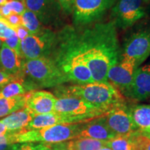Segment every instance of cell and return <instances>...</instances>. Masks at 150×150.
I'll return each instance as SVG.
<instances>
[{
    "mask_svg": "<svg viewBox=\"0 0 150 150\" xmlns=\"http://www.w3.org/2000/svg\"><path fill=\"white\" fill-rule=\"evenodd\" d=\"M81 28H74L75 40L94 81H108V70L122 58L115 24L97 22Z\"/></svg>",
    "mask_w": 150,
    "mask_h": 150,
    "instance_id": "6da1fadb",
    "label": "cell"
},
{
    "mask_svg": "<svg viewBox=\"0 0 150 150\" xmlns=\"http://www.w3.org/2000/svg\"><path fill=\"white\" fill-rule=\"evenodd\" d=\"M50 58L66 76L78 85L92 83V73L75 40L74 28L65 26L57 33V39Z\"/></svg>",
    "mask_w": 150,
    "mask_h": 150,
    "instance_id": "7a4b0ae2",
    "label": "cell"
},
{
    "mask_svg": "<svg viewBox=\"0 0 150 150\" xmlns=\"http://www.w3.org/2000/svg\"><path fill=\"white\" fill-rule=\"evenodd\" d=\"M56 97H76L108 112L125 99L115 86L108 81H94L83 85L59 86L56 87Z\"/></svg>",
    "mask_w": 150,
    "mask_h": 150,
    "instance_id": "3957f363",
    "label": "cell"
},
{
    "mask_svg": "<svg viewBox=\"0 0 150 150\" xmlns=\"http://www.w3.org/2000/svg\"><path fill=\"white\" fill-rule=\"evenodd\" d=\"M20 79L28 92L39 88H56L69 82L50 57L25 60Z\"/></svg>",
    "mask_w": 150,
    "mask_h": 150,
    "instance_id": "277c9868",
    "label": "cell"
},
{
    "mask_svg": "<svg viewBox=\"0 0 150 150\" xmlns=\"http://www.w3.org/2000/svg\"><path fill=\"white\" fill-rule=\"evenodd\" d=\"M83 123L58 125L42 129L22 131L13 134V142L14 144L41 142L54 145L70 141L77 138Z\"/></svg>",
    "mask_w": 150,
    "mask_h": 150,
    "instance_id": "5b68a950",
    "label": "cell"
},
{
    "mask_svg": "<svg viewBox=\"0 0 150 150\" xmlns=\"http://www.w3.org/2000/svg\"><path fill=\"white\" fill-rule=\"evenodd\" d=\"M116 0H75L72 12L75 27H83L97 23L112 8Z\"/></svg>",
    "mask_w": 150,
    "mask_h": 150,
    "instance_id": "8992f818",
    "label": "cell"
},
{
    "mask_svg": "<svg viewBox=\"0 0 150 150\" xmlns=\"http://www.w3.org/2000/svg\"><path fill=\"white\" fill-rule=\"evenodd\" d=\"M57 39V33L45 27L35 34L29 35L21 42V53L24 60L47 58L51 55Z\"/></svg>",
    "mask_w": 150,
    "mask_h": 150,
    "instance_id": "52a82bcc",
    "label": "cell"
},
{
    "mask_svg": "<svg viewBox=\"0 0 150 150\" xmlns=\"http://www.w3.org/2000/svg\"><path fill=\"white\" fill-rule=\"evenodd\" d=\"M56 112L89 121L104 115L106 110L88 103L76 97L63 96L56 98L54 110Z\"/></svg>",
    "mask_w": 150,
    "mask_h": 150,
    "instance_id": "ba28073f",
    "label": "cell"
},
{
    "mask_svg": "<svg viewBox=\"0 0 150 150\" xmlns=\"http://www.w3.org/2000/svg\"><path fill=\"white\" fill-rule=\"evenodd\" d=\"M145 16L142 0H116L111 8V22L116 29H126L132 27Z\"/></svg>",
    "mask_w": 150,
    "mask_h": 150,
    "instance_id": "9c48e42d",
    "label": "cell"
},
{
    "mask_svg": "<svg viewBox=\"0 0 150 150\" xmlns=\"http://www.w3.org/2000/svg\"><path fill=\"white\" fill-rule=\"evenodd\" d=\"M149 55L150 28L140 29L127 38L123 45L122 57L134 60L139 67Z\"/></svg>",
    "mask_w": 150,
    "mask_h": 150,
    "instance_id": "30bf717a",
    "label": "cell"
},
{
    "mask_svg": "<svg viewBox=\"0 0 150 150\" xmlns=\"http://www.w3.org/2000/svg\"><path fill=\"white\" fill-rule=\"evenodd\" d=\"M106 123L115 135H128L137 131L131 107L125 102L117 104L105 114Z\"/></svg>",
    "mask_w": 150,
    "mask_h": 150,
    "instance_id": "8fae6325",
    "label": "cell"
},
{
    "mask_svg": "<svg viewBox=\"0 0 150 150\" xmlns=\"http://www.w3.org/2000/svg\"><path fill=\"white\" fill-rule=\"evenodd\" d=\"M26 8L33 12L42 25L55 26L63 12L57 0H22Z\"/></svg>",
    "mask_w": 150,
    "mask_h": 150,
    "instance_id": "7c38bea8",
    "label": "cell"
},
{
    "mask_svg": "<svg viewBox=\"0 0 150 150\" xmlns=\"http://www.w3.org/2000/svg\"><path fill=\"white\" fill-rule=\"evenodd\" d=\"M138 67L134 60L122 57L120 61L110 67L107 80L122 94L132 83L135 72Z\"/></svg>",
    "mask_w": 150,
    "mask_h": 150,
    "instance_id": "4fadbf2b",
    "label": "cell"
},
{
    "mask_svg": "<svg viewBox=\"0 0 150 150\" xmlns=\"http://www.w3.org/2000/svg\"><path fill=\"white\" fill-rule=\"evenodd\" d=\"M136 101H143L150 97V65L140 66L135 72L132 83L122 94Z\"/></svg>",
    "mask_w": 150,
    "mask_h": 150,
    "instance_id": "5bb4252c",
    "label": "cell"
},
{
    "mask_svg": "<svg viewBox=\"0 0 150 150\" xmlns=\"http://www.w3.org/2000/svg\"><path fill=\"white\" fill-rule=\"evenodd\" d=\"M56 97L45 91H33L27 93L25 108L35 115L53 112Z\"/></svg>",
    "mask_w": 150,
    "mask_h": 150,
    "instance_id": "9a60e30c",
    "label": "cell"
},
{
    "mask_svg": "<svg viewBox=\"0 0 150 150\" xmlns=\"http://www.w3.org/2000/svg\"><path fill=\"white\" fill-rule=\"evenodd\" d=\"M115 136L108 127L104 115L84 122L76 138H91L108 141Z\"/></svg>",
    "mask_w": 150,
    "mask_h": 150,
    "instance_id": "2e32d148",
    "label": "cell"
},
{
    "mask_svg": "<svg viewBox=\"0 0 150 150\" xmlns=\"http://www.w3.org/2000/svg\"><path fill=\"white\" fill-rule=\"evenodd\" d=\"M85 122L86 121H83L80 118L71 117L53 111L48 113L35 115L24 131L42 129L58 125L81 123Z\"/></svg>",
    "mask_w": 150,
    "mask_h": 150,
    "instance_id": "e0dca14e",
    "label": "cell"
},
{
    "mask_svg": "<svg viewBox=\"0 0 150 150\" xmlns=\"http://www.w3.org/2000/svg\"><path fill=\"white\" fill-rule=\"evenodd\" d=\"M24 61L25 60L23 58L8 47L5 42L2 43L0 49V70L13 75L20 79Z\"/></svg>",
    "mask_w": 150,
    "mask_h": 150,
    "instance_id": "ac0fdd59",
    "label": "cell"
},
{
    "mask_svg": "<svg viewBox=\"0 0 150 150\" xmlns=\"http://www.w3.org/2000/svg\"><path fill=\"white\" fill-rule=\"evenodd\" d=\"M34 116L32 112L24 107L6 116L1 121L9 132L19 133L25 130Z\"/></svg>",
    "mask_w": 150,
    "mask_h": 150,
    "instance_id": "d6986e66",
    "label": "cell"
},
{
    "mask_svg": "<svg viewBox=\"0 0 150 150\" xmlns=\"http://www.w3.org/2000/svg\"><path fill=\"white\" fill-rule=\"evenodd\" d=\"M131 116L137 131L150 135V104H138L131 107Z\"/></svg>",
    "mask_w": 150,
    "mask_h": 150,
    "instance_id": "ffe728a7",
    "label": "cell"
},
{
    "mask_svg": "<svg viewBox=\"0 0 150 150\" xmlns=\"http://www.w3.org/2000/svg\"><path fill=\"white\" fill-rule=\"evenodd\" d=\"M27 93L8 99H0V117L11 115L25 107Z\"/></svg>",
    "mask_w": 150,
    "mask_h": 150,
    "instance_id": "44dd1931",
    "label": "cell"
},
{
    "mask_svg": "<svg viewBox=\"0 0 150 150\" xmlns=\"http://www.w3.org/2000/svg\"><path fill=\"white\" fill-rule=\"evenodd\" d=\"M29 93L22 79L11 82L0 89V99H8Z\"/></svg>",
    "mask_w": 150,
    "mask_h": 150,
    "instance_id": "7402d4cb",
    "label": "cell"
},
{
    "mask_svg": "<svg viewBox=\"0 0 150 150\" xmlns=\"http://www.w3.org/2000/svg\"><path fill=\"white\" fill-rule=\"evenodd\" d=\"M106 141L98 140L91 138H75L67 141V144L77 150H98L106 146Z\"/></svg>",
    "mask_w": 150,
    "mask_h": 150,
    "instance_id": "603a6c76",
    "label": "cell"
},
{
    "mask_svg": "<svg viewBox=\"0 0 150 150\" xmlns=\"http://www.w3.org/2000/svg\"><path fill=\"white\" fill-rule=\"evenodd\" d=\"M22 25L28 30L30 34H35L45 28L38 18V17L33 12L26 10L21 16Z\"/></svg>",
    "mask_w": 150,
    "mask_h": 150,
    "instance_id": "cb8c5ba5",
    "label": "cell"
},
{
    "mask_svg": "<svg viewBox=\"0 0 150 150\" xmlns=\"http://www.w3.org/2000/svg\"><path fill=\"white\" fill-rule=\"evenodd\" d=\"M132 134L116 135L113 138L106 141V146L112 150H132Z\"/></svg>",
    "mask_w": 150,
    "mask_h": 150,
    "instance_id": "d4e9b609",
    "label": "cell"
},
{
    "mask_svg": "<svg viewBox=\"0 0 150 150\" xmlns=\"http://www.w3.org/2000/svg\"><path fill=\"white\" fill-rule=\"evenodd\" d=\"M26 10L27 8L22 1L13 0L0 6V16L6 18L11 14H18L22 16Z\"/></svg>",
    "mask_w": 150,
    "mask_h": 150,
    "instance_id": "484cf974",
    "label": "cell"
},
{
    "mask_svg": "<svg viewBox=\"0 0 150 150\" xmlns=\"http://www.w3.org/2000/svg\"><path fill=\"white\" fill-rule=\"evenodd\" d=\"M132 150H150V135L135 131L132 134Z\"/></svg>",
    "mask_w": 150,
    "mask_h": 150,
    "instance_id": "4316f807",
    "label": "cell"
},
{
    "mask_svg": "<svg viewBox=\"0 0 150 150\" xmlns=\"http://www.w3.org/2000/svg\"><path fill=\"white\" fill-rule=\"evenodd\" d=\"M52 145L41 142H22L11 145L10 150H50Z\"/></svg>",
    "mask_w": 150,
    "mask_h": 150,
    "instance_id": "83f0119b",
    "label": "cell"
},
{
    "mask_svg": "<svg viewBox=\"0 0 150 150\" xmlns=\"http://www.w3.org/2000/svg\"><path fill=\"white\" fill-rule=\"evenodd\" d=\"M15 30L11 27L4 17L0 16V40L2 42L16 34Z\"/></svg>",
    "mask_w": 150,
    "mask_h": 150,
    "instance_id": "f1b7e54d",
    "label": "cell"
},
{
    "mask_svg": "<svg viewBox=\"0 0 150 150\" xmlns=\"http://www.w3.org/2000/svg\"><path fill=\"white\" fill-rule=\"evenodd\" d=\"M4 42H5L8 47L12 49L13 51L16 52L19 56L22 57L21 53V41L19 39L16 33L12 37H11L10 38L6 39Z\"/></svg>",
    "mask_w": 150,
    "mask_h": 150,
    "instance_id": "f546056e",
    "label": "cell"
},
{
    "mask_svg": "<svg viewBox=\"0 0 150 150\" xmlns=\"http://www.w3.org/2000/svg\"><path fill=\"white\" fill-rule=\"evenodd\" d=\"M16 133L8 132L0 136V150L10 149L11 145H13V134Z\"/></svg>",
    "mask_w": 150,
    "mask_h": 150,
    "instance_id": "4dcf8cb0",
    "label": "cell"
},
{
    "mask_svg": "<svg viewBox=\"0 0 150 150\" xmlns=\"http://www.w3.org/2000/svg\"><path fill=\"white\" fill-rule=\"evenodd\" d=\"M75 0H57L63 13L67 16L72 15Z\"/></svg>",
    "mask_w": 150,
    "mask_h": 150,
    "instance_id": "1f68e13d",
    "label": "cell"
},
{
    "mask_svg": "<svg viewBox=\"0 0 150 150\" xmlns=\"http://www.w3.org/2000/svg\"><path fill=\"white\" fill-rule=\"evenodd\" d=\"M4 18L13 29H16L19 26L22 25V17L20 15L11 14Z\"/></svg>",
    "mask_w": 150,
    "mask_h": 150,
    "instance_id": "d6a6232c",
    "label": "cell"
},
{
    "mask_svg": "<svg viewBox=\"0 0 150 150\" xmlns=\"http://www.w3.org/2000/svg\"><path fill=\"white\" fill-rule=\"evenodd\" d=\"M19 79L13 75H11L7 74L3 71L0 70V88L4 87L7 84H8L11 82L15 80Z\"/></svg>",
    "mask_w": 150,
    "mask_h": 150,
    "instance_id": "836d02e7",
    "label": "cell"
},
{
    "mask_svg": "<svg viewBox=\"0 0 150 150\" xmlns=\"http://www.w3.org/2000/svg\"><path fill=\"white\" fill-rule=\"evenodd\" d=\"M14 30L21 42L23 40H24V39H25L27 36H29V35H31L29 31H28V30L26 29L25 27H24L22 25L19 26V27H17L16 29H15Z\"/></svg>",
    "mask_w": 150,
    "mask_h": 150,
    "instance_id": "e575fe53",
    "label": "cell"
},
{
    "mask_svg": "<svg viewBox=\"0 0 150 150\" xmlns=\"http://www.w3.org/2000/svg\"><path fill=\"white\" fill-rule=\"evenodd\" d=\"M50 150H67L66 142L52 145V147Z\"/></svg>",
    "mask_w": 150,
    "mask_h": 150,
    "instance_id": "d590c367",
    "label": "cell"
},
{
    "mask_svg": "<svg viewBox=\"0 0 150 150\" xmlns=\"http://www.w3.org/2000/svg\"><path fill=\"white\" fill-rule=\"evenodd\" d=\"M8 132L9 131H8V129H7L5 125H4V123L0 120V136L1 135H4Z\"/></svg>",
    "mask_w": 150,
    "mask_h": 150,
    "instance_id": "8d00e7d4",
    "label": "cell"
},
{
    "mask_svg": "<svg viewBox=\"0 0 150 150\" xmlns=\"http://www.w3.org/2000/svg\"><path fill=\"white\" fill-rule=\"evenodd\" d=\"M13 1V0H0V6H1L4 5L5 4L8 3L9 1Z\"/></svg>",
    "mask_w": 150,
    "mask_h": 150,
    "instance_id": "74e56055",
    "label": "cell"
},
{
    "mask_svg": "<svg viewBox=\"0 0 150 150\" xmlns=\"http://www.w3.org/2000/svg\"><path fill=\"white\" fill-rule=\"evenodd\" d=\"M66 145H67V150H77L75 148L71 147L70 145H69L68 144H67V142H66Z\"/></svg>",
    "mask_w": 150,
    "mask_h": 150,
    "instance_id": "f35d334b",
    "label": "cell"
},
{
    "mask_svg": "<svg viewBox=\"0 0 150 150\" xmlns=\"http://www.w3.org/2000/svg\"><path fill=\"white\" fill-rule=\"evenodd\" d=\"M98 150H112V149H110V147H107V146H104V147H101L100 149H99Z\"/></svg>",
    "mask_w": 150,
    "mask_h": 150,
    "instance_id": "ab89813d",
    "label": "cell"
},
{
    "mask_svg": "<svg viewBox=\"0 0 150 150\" xmlns=\"http://www.w3.org/2000/svg\"><path fill=\"white\" fill-rule=\"evenodd\" d=\"M142 3H143V4H146V5H148L150 3V0H142Z\"/></svg>",
    "mask_w": 150,
    "mask_h": 150,
    "instance_id": "60d3db41",
    "label": "cell"
},
{
    "mask_svg": "<svg viewBox=\"0 0 150 150\" xmlns=\"http://www.w3.org/2000/svg\"><path fill=\"white\" fill-rule=\"evenodd\" d=\"M2 43H3L2 41H1V40H0V49H1V45H2Z\"/></svg>",
    "mask_w": 150,
    "mask_h": 150,
    "instance_id": "b9f144b4",
    "label": "cell"
},
{
    "mask_svg": "<svg viewBox=\"0 0 150 150\" xmlns=\"http://www.w3.org/2000/svg\"><path fill=\"white\" fill-rule=\"evenodd\" d=\"M20 1H22V0H20Z\"/></svg>",
    "mask_w": 150,
    "mask_h": 150,
    "instance_id": "7bdbcfd3",
    "label": "cell"
},
{
    "mask_svg": "<svg viewBox=\"0 0 150 150\" xmlns=\"http://www.w3.org/2000/svg\"><path fill=\"white\" fill-rule=\"evenodd\" d=\"M0 89H1V88H0Z\"/></svg>",
    "mask_w": 150,
    "mask_h": 150,
    "instance_id": "ee69618b",
    "label": "cell"
},
{
    "mask_svg": "<svg viewBox=\"0 0 150 150\" xmlns=\"http://www.w3.org/2000/svg\"><path fill=\"white\" fill-rule=\"evenodd\" d=\"M149 4H150V3H149Z\"/></svg>",
    "mask_w": 150,
    "mask_h": 150,
    "instance_id": "f6af8a7d",
    "label": "cell"
}]
</instances>
